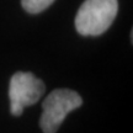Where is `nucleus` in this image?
<instances>
[{
	"label": "nucleus",
	"mask_w": 133,
	"mask_h": 133,
	"mask_svg": "<svg viewBox=\"0 0 133 133\" xmlns=\"http://www.w3.org/2000/svg\"><path fill=\"white\" fill-rule=\"evenodd\" d=\"M117 11V0H85L76 12V31L83 36L102 35L112 25Z\"/></svg>",
	"instance_id": "f257e3e1"
},
{
	"label": "nucleus",
	"mask_w": 133,
	"mask_h": 133,
	"mask_svg": "<svg viewBox=\"0 0 133 133\" xmlns=\"http://www.w3.org/2000/svg\"><path fill=\"white\" fill-rule=\"evenodd\" d=\"M83 104L81 96L74 90L56 89L46 97L42 104L39 126L43 133H56L66 115L79 109Z\"/></svg>",
	"instance_id": "f03ea898"
},
{
	"label": "nucleus",
	"mask_w": 133,
	"mask_h": 133,
	"mask_svg": "<svg viewBox=\"0 0 133 133\" xmlns=\"http://www.w3.org/2000/svg\"><path fill=\"white\" fill-rule=\"evenodd\" d=\"M54 0H21V4L27 12L30 14H38L43 10L49 8Z\"/></svg>",
	"instance_id": "20e7f679"
},
{
	"label": "nucleus",
	"mask_w": 133,
	"mask_h": 133,
	"mask_svg": "<svg viewBox=\"0 0 133 133\" xmlns=\"http://www.w3.org/2000/svg\"><path fill=\"white\" fill-rule=\"evenodd\" d=\"M46 86L41 79L29 71H17L11 76L9 86L10 112L21 116L26 106L36 104L41 99Z\"/></svg>",
	"instance_id": "7ed1b4c3"
}]
</instances>
